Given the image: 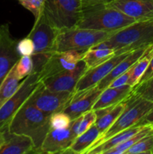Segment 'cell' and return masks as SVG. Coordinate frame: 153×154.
<instances>
[{"instance_id": "52a82bcc", "label": "cell", "mask_w": 153, "mask_h": 154, "mask_svg": "<svg viewBox=\"0 0 153 154\" xmlns=\"http://www.w3.org/2000/svg\"><path fill=\"white\" fill-rule=\"evenodd\" d=\"M82 0H46L43 14L58 29L76 26L80 18Z\"/></svg>"}, {"instance_id": "f1b7e54d", "label": "cell", "mask_w": 153, "mask_h": 154, "mask_svg": "<svg viewBox=\"0 0 153 154\" xmlns=\"http://www.w3.org/2000/svg\"><path fill=\"white\" fill-rule=\"evenodd\" d=\"M14 70L16 76L21 81L33 73V61L31 56H21L15 64Z\"/></svg>"}, {"instance_id": "5bb4252c", "label": "cell", "mask_w": 153, "mask_h": 154, "mask_svg": "<svg viewBox=\"0 0 153 154\" xmlns=\"http://www.w3.org/2000/svg\"><path fill=\"white\" fill-rule=\"evenodd\" d=\"M130 53L128 52L115 55L104 63L87 69L76 84L74 91H81L98 85L99 82L103 80L112 70V69L123 59L125 58Z\"/></svg>"}, {"instance_id": "74e56055", "label": "cell", "mask_w": 153, "mask_h": 154, "mask_svg": "<svg viewBox=\"0 0 153 154\" xmlns=\"http://www.w3.org/2000/svg\"><path fill=\"white\" fill-rule=\"evenodd\" d=\"M83 5H96V4H108L112 0H82Z\"/></svg>"}, {"instance_id": "277c9868", "label": "cell", "mask_w": 153, "mask_h": 154, "mask_svg": "<svg viewBox=\"0 0 153 154\" xmlns=\"http://www.w3.org/2000/svg\"><path fill=\"white\" fill-rule=\"evenodd\" d=\"M59 29L52 26L42 14L34 21V26L27 37L34 43V51L31 56L33 72L39 73L50 56L56 52V41Z\"/></svg>"}, {"instance_id": "6da1fadb", "label": "cell", "mask_w": 153, "mask_h": 154, "mask_svg": "<svg viewBox=\"0 0 153 154\" xmlns=\"http://www.w3.org/2000/svg\"><path fill=\"white\" fill-rule=\"evenodd\" d=\"M50 115L45 114L27 99L19 108L8 126L10 133L24 135L30 137L34 144L36 152L39 149L50 130Z\"/></svg>"}, {"instance_id": "5b68a950", "label": "cell", "mask_w": 153, "mask_h": 154, "mask_svg": "<svg viewBox=\"0 0 153 154\" xmlns=\"http://www.w3.org/2000/svg\"><path fill=\"white\" fill-rule=\"evenodd\" d=\"M152 108V102L144 99L135 92H133L128 97L125 108L119 117L106 132L94 141V144L87 150L85 154H86L88 150L109 139L116 134L137 124Z\"/></svg>"}, {"instance_id": "d4e9b609", "label": "cell", "mask_w": 153, "mask_h": 154, "mask_svg": "<svg viewBox=\"0 0 153 154\" xmlns=\"http://www.w3.org/2000/svg\"><path fill=\"white\" fill-rule=\"evenodd\" d=\"M20 84L21 80L16 76L14 66L0 86V108L17 90Z\"/></svg>"}, {"instance_id": "e575fe53", "label": "cell", "mask_w": 153, "mask_h": 154, "mask_svg": "<svg viewBox=\"0 0 153 154\" xmlns=\"http://www.w3.org/2000/svg\"><path fill=\"white\" fill-rule=\"evenodd\" d=\"M134 92H135L138 95L143 97L144 99L153 102V87H152V88L142 89V90H134Z\"/></svg>"}, {"instance_id": "4fadbf2b", "label": "cell", "mask_w": 153, "mask_h": 154, "mask_svg": "<svg viewBox=\"0 0 153 154\" xmlns=\"http://www.w3.org/2000/svg\"><path fill=\"white\" fill-rule=\"evenodd\" d=\"M88 69L83 60H80L73 69L64 71L40 81L52 91H74L76 84Z\"/></svg>"}, {"instance_id": "4316f807", "label": "cell", "mask_w": 153, "mask_h": 154, "mask_svg": "<svg viewBox=\"0 0 153 154\" xmlns=\"http://www.w3.org/2000/svg\"><path fill=\"white\" fill-rule=\"evenodd\" d=\"M96 121V114L93 110L84 113L79 117L73 120L70 128L76 136L88 130Z\"/></svg>"}, {"instance_id": "ac0fdd59", "label": "cell", "mask_w": 153, "mask_h": 154, "mask_svg": "<svg viewBox=\"0 0 153 154\" xmlns=\"http://www.w3.org/2000/svg\"><path fill=\"white\" fill-rule=\"evenodd\" d=\"M134 92V88L128 84L118 87H106L101 93L92 107V110L100 109L117 105L127 99Z\"/></svg>"}, {"instance_id": "8d00e7d4", "label": "cell", "mask_w": 153, "mask_h": 154, "mask_svg": "<svg viewBox=\"0 0 153 154\" xmlns=\"http://www.w3.org/2000/svg\"><path fill=\"white\" fill-rule=\"evenodd\" d=\"M152 87H153V78L149 79L148 81H146V82L142 83V84H139V85L134 87V90H142V89L146 88H152Z\"/></svg>"}, {"instance_id": "603a6c76", "label": "cell", "mask_w": 153, "mask_h": 154, "mask_svg": "<svg viewBox=\"0 0 153 154\" xmlns=\"http://www.w3.org/2000/svg\"><path fill=\"white\" fill-rule=\"evenodd\" d=\"M100 136V132L95 124L92 125L87 131L75 138L70 147L64 153L85 154L88 148Z\"/></svg>"}, {"instance_id": "3957f363", "label": "cell", "mask_w": 153, "mask_h": 154, "mask_svg": "<svg viewBox=\"0 0 153 154\" xmlns=\"http://www.w3.org/2000/svg\"><path fill=\"white\" fill-rule=\"evenodd\" d=\"M104 42L113 49L116 55L148 46L153 42V18L136 21L115 32Z\"/></svg>"}, {"instance_id": "ab89813d", "label": "cell", "mask_w": 153, "mask_h": 154, "mask_svg": "<svg viewBox=\"0 0 153 154\" xmlns=\"http://www.w3.org/2000/svg\"></svg>"}, {"instance_id": "cb8c5ba5", "label": "cell", "mask_w": 153, "mask_h": 154, "mask_svg": "<svg viewBox=\"0 0 153 154\" xmlns=\"http://www.w3.org/2000/svg\"><path fill=\"white\" fill-rule=\"evenodd\" d=\"M153 57V42L150 44L146 48L145 51L141 56L140 58L136 61L134 66H133L130 73V77L128 81V84L130 87H134L139 83L141 77L146 72V69L148 68L150 62Z\"/></svg>"}, {"instance_id": "484cf974", "label": "cell", "mask_w": 153, "mask_h": 154, "mask_svg": "<svg viewBox=\"0 0 153 154\" xmlns=\"http://www.w3.org/2000/svg\"><path fill=\"white\" fill-rule=\"evenodd\" d=\"M153 131V126L151 125H146L142 129L132 135L129 138H128L126 141H123L121 144L115 146L112 148L110 149L109 150L106 152L104 154H124L127 150H128L130 147L136 144L139 140L143 138L144 136L149 134L150 132Z\"/></svg>"}, {"instance_id": "9a60e30c", "label": "cell", "mask_w": 153, "mask_h": 154, "mask_svg": "<svg viewBox=\"0 0 153 154\" xmlns=\"http://www.w3.org/2000/svg\"><path fill=\"white\" fill-rule=\"evenodd\" d=\"M76 137L70 127L64 129H50L46 134L38 153L64 154Z\"/></svg>"}, {"instance_id": "4dcf8cb0", "label": "cell", "mask_w": 153, "mask_h": 154, "mask_svg": "<svg viewBox=\"0 0 153 154\" xmlns=\"http://www.w3.org/2000/svg\"><path fill=\"white\" fill-rule=\"evenodd\" d=\"M18 1L25 8L32 13L36 20L43 13L46 0H18Z\"/></svg>"}, {"instance_id": "d6a6232c", "label": "cell", "mask_w": 153, "mask_h": 154, "mask_svg": "<svg viewBox=\"0 0 153 154\" xmlns=\"http://www.w3.org/2000/svg\"><path fill=\"white\" fill-rule=\"evenodd\" d=\"M133 66H132L130 69L126 71V72H124V73H123L122 75L118 76V78H116V79H114L113 81L111 82V84L108 86V87H118L127 84L129 77H130V73H131V70Z\"/></svg>"}, {"instance_id": "d590c367", "label": "cell", "mask_w": 153, "mask_h": 154, "mask_svg": "<svg viewBox=\"0 0 153 154\" xmlns=\"http://www.w3.org/2000/svg\"><path fill=\"white\" fill-rule=\"evenodd\" d=\"M138 125H151L153 126V108L149 112L137 123Z\"/></svg>"}, {"instance_id": "7c38bea8", "label": "cell", "mask_w": 153, "mask_h": 154, "mask_svg": "<svg viewBox=\"0 0 153 154\" xmlns=\"http://www.w3.org/2000/svg\"><path fill=\"white\" fill-rule=\"evenodd\" d=\"M101 92L98 85L81 91H74L62 111L66 113L72 120H75L84 113L92 110L93 105Z\"/></svg>"}, {"instance_id": "8fae6325", "label": "cell", "mask_w": 153, "mask_h": 154, "mask_svg": "<svg viewBox=\"0 0 153 154\" xmlns=\"http://www.w3.org/2000/svg\"><path fill=\"white\" fill-rule=\"evenodd\" d=\"M84 53L82 51L72 50L54 52L39 72L40 81H43L64 71L73 69L82 60Z\"/></svg>"}, {"instance_id": "d6986e66", "label": "cell", "mask_w": 153, "mask_h": 154, "mask_svg": "<svg viewBox=\"0 0 153 154\" xmlns=\"http://www.w3.org/2000/svg\"><path fill=\"white\" fill-rule=\"evenodd\" d=\"M127 99L116 105L93 110L96 114V121L94 124L100 132V136L109 129L122 113L126 106Z\"/></svg>"}, {"instance_id": "e0dca14e", "label": "cell", "mask_w": 153, "mask_h": 154, "mask_svg": "<svg viewBox=\"0 0 153 154\" xmlns=\"http://www.w3.org/2000/svg\"><path fill=\"white\" fill-rule=\"evenodd\" d=\"M37 153L34 144L30 137L10 133L6 131V141L0 150V154Z\"/></svg>"}, {"instance_id": "7402d4cb", "label": "cell", "mask_w": 153, "mask_h": 154, "mask_svg": "<svg viewBox=\"0 0 153 154\" xmlns=\"http://www.w3.org/2000/svg\"><path fill=\"white\" fill-rule=\"evenodd\" d=\"M144 126H146V125L136 124L132 126V127L129 128V129L122 131V132L114 135L113 136L110 138L109 139L100 143V144L96 146L95 147L92 148V150H88L86 154H104L110 149L121 144L122 142L126 141L128 138H129L132 135L139 132L140 129H142L144 127Z\"/></svg>"}, {"instance_id": "1f68e13d", "label": "cell", "mask_w": 153, "mask_h": 154, "mask_svg": "<svg viewBox=\"0 0 153 154\" xmlns=\"http://www.w3.org/2000/svg\"><path fill=\"white\" fill-rule=\"evenodd\" d=\"M16 49L21 56H32L34 51V46L32 40L26 37L18 41Z\"/></svg>"}, {"instance_id": "7a4b0ae2", "label": "cell", "mask_w": 153, "mask_h": 154, "mask_svg": "<svg viewBox=\"0 0 153 154\" xmlns=\"http://www.w3.org/2000/svg\"><path fill=\"white\" fill-rule=\"evenodd\" d=\"M130 17L108 4L83 5L80 18L76 26L104 32H116L133 23Z\"/></svg>"}, {"instance_id": "8992f818", "label": "cell", "mask_w": 153, "mask_h": 154, "mask_svg": "<svg viewBox=\"0 0 153 154\" xmlns=\"http://www.w3.org/2000/svg\"><path fill=\"white\" fill-rule=\"evenodd\" d=\"M115 32H104L74 26L60 29L56 41V51H77L86 52L104 42Z\"/></svg>"}, {"instance_id": "ba28073f", "label": "cell", "mask_w": 153, "mask_h": 154, "mask_svg": "<svg viewBox=\"0 0 153 154\" xmlns=\"http://www.w3.org/2000/svg\"><path fill=\"white\" fill-rule=\"evenodd\" d=\"M39 82V74L37 72H33L21 81L17 90L0 108V129L8 128L14 114L29 98Z\"/></svg>"}, {"instance_id": "83f0119b", "label": "cell", "mask_w": 153, "mask_h": 154, "mask_svg": "<svg viewBox=\"0 0 153 154\" xmlns=\"http://www.w3.org/2000/svg\"><path fill=\"white\" fill-rule=\"evenodd\" d=\"M153 154V131L130 147L124 154Z\"/></svg>"}, {"instance_id": "f546056e", "label": "cell", "mask_w": 153, "mask_h": 154, "mask_svg": "<svg viewBox=\"0 0 153 154\" xmlns=\"http://www.w3.org/2000/svg\"><path fill=\"white\" fill-rule=\"evenodd\" d=\"M72 120L64 111H58L50 115V129H64L70 127Z\"/></svg>"}, {"instance_id": "9c48e42d", "label": "cell", "mask_w": 153, "mask_h": 154, "mask_svg": "<svg viewBox=\"0 0 153 154\" xmlns=\"http://www.w3.org/2000/svg\"><path fill=\"white\" fill-rule=\"evenodd\" d=\"M74 91H52L40 81L28 102L48 115L62 111Z\"/></svg>"}, {"instance_id": "836d02e7", "label": "cell", "mask_w": 153, "mask_h": 154, "mask_svg": "<svg viewBox=\"0 0 153 154\" xmlns=\"http://www.w3.org/2000/svg\"><path fill=\"white\" fill-rule=\"evenodd\" d=\"M153 78V57H152V59L151 62H150L149 65H148V68L146 69V72H144V74L142 75V76L141 77L140 80V81H139V83L137 84V85L142 84V83L148 81V80L151 79V78ZM137 85H136V86H137ZM136 86H135V87H136Z\"/></svg>"}, {"instance_id": "2e32d148", "label": "cell", "mask_w": 153, "mask_h": 154, "mask_svg": "<svg viewBox=\"0 0 153 154\" xmlns=\"http://www.w3.org/2000/svg\"><path fill=\"white\" fill-rule=\"evenodd\" d=\"M108 5L137 21L153 18V0H112Z\"/></svg>"}, {"instance_id": "f35d334b", "label": "cell", "mask_w": 153, "mask_h": 154, "mask_svg": "<svg viewBox=\"0 0 153 154\" xmlns=\"http://www.w3.org/2000/svg\"><path fill=\"white\" fill-rule=\"evenodd\" d=\"M7 129L8 128L0 129V150L6 141V131H7Z\"/></svg>"}, {"instance_id": "30bf717a", "label": "cell", "mask_w": 153, "mask_h": 154, "mask_svg": "<svg viewBox=\"0 0 153 154\" xmlns=\"http://www.w3.org/2000/svg\"><path fill=\"white\" fill-rule=\"evenodd\" d=\"M17 42L10 32L8 23L0 26V86L21 55L16 49Z\"/></svg>"}, {"instance_id": "ffe728a7", "label": "cell", "mask_w": 153, "mask_h": 154, "mask_svg": "<svg viewBox=\"0 0 153 154\" xmlns=\"http://www.w3.org/2000/svg\"><path fill=\"white\" fill-rule=\"evenodd\" d=\"M147 47L139 48V49L131 51L125 58L123 59L118 64H117L103 80H101L99 82V84H98L99 88L101 90L106 89L114 79H116L118 76L124 73L126 71L130 69L136 63V61L140 58V57L142 55Z\"/></svg>"}, {"instance_id": "44dd1931", "label": "cell", "mask_w": 153, "mask_h": 154, "mask_svg": "<svg viewBox=\"0 0 153 154\" xmlns=\"http://www.w3.org/2000/svg\"><path fill=\"white\" fill-rule=\"evenodd\" d=\"M115 55L113 49L108 46L104 42H102L87 50L84 53L82 60L87 68L90 69L104 63Z\"/></svg>"}]
</instances>
